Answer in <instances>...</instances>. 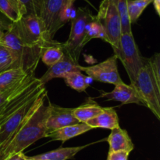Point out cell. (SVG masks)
Listing matches in <instances>:
<instances>
[{"label": "cell", "instance_id": "obj_20", "mask_svg": "<svg viewBox=\"0 0 160 160\" xmlns=\"http://www.w3.org/2000/svg\"><path fill=\"white\" fill-rule=\"evenodd\" d=\"M62 78L67 86L80 93L85 91L94 81L91 77L83 75L82 72H70Z\"/></svg>", "mask_w": 160, "mask_h": 160}, {"label": "cell", "instance_id": "obj_14", "mask_svg": "<svg viewBox=\"0 0 160 160\" xmlns=\"http://www.w3.org/2000/svg\"><path fill=\"white\" fill-rule=\"evenodd\" d=\"M106 141L109 143V152H127L131 153L134 147L128 131L120 126L111 130L110 134Z\"/></svg>", "mask_w": 160, "mask_h": 160}, {"label": "cell", "instance_id": "obj_7", "mask_svg": "<svg viewBox=\"0 0 160 160\" xmlns=\"http://www.w3.org/2000/svg\"><path fill=\"white\" fill-rule=\"evenodd\" d=\"M47 98V91L45 87L23 104L19 109L14 111L0 125V144L9 139L33 114L34 111L45 102Z\"/></svg>", "mask_w": 160, "mask_h": 160}, {"label": "cell", "instance_id": "obj_27", "mask_svg": "<svg viewBox=\"0 0 160 160\" xmlns=\"http://www.w3.org/2000/svg\"><path fill=\"white\" fill-rule=\"evenodd\" d=\"M26 10V14H34L39 16L40 0H18Z\"/></svg>", "mask_w": 160, "mask_h": 160}, {"label": "cell", "instance_id": "obj_5", "mask_svg": "<svg viewBox=\"0 0 160 160\" xmlns=\"http://www.w3.org/2000/svg\"><path fill=\"white\" fill-rule=\"evenodd\" d=\"M112 49L117 59L123 64L132 85L145 61V57L142 56L134 40L132 31L121 33L118 45Z\"/></svg>", "mask_w": 160, "mask_h": 160}, {"label": "cell", "instance_id": "obj_23", "mask_svg": "<svg viewBox=\"0 0 160 160\" xmlns=\"http://www.w3.org/2000/svg\"><path fill=\"white\" fill-rule=\"evenodd\" d=\"M93 39H101L104 40L105 42H108L107 35L105 31L104 28H102L101 24L99 23L96 17H94L93 20L89 24L87 32H86L84 39L82 42V46L84 48V45Z\"/></svg>", "mask_w": 160, "mask_h": 160}, {"label": "cell", "instance_id": "obj_25", "mask_svg": "<svg viewBox=\"0 0 160 160\" xmlns=\"http://www.w3.org/2000/svg\"><path fill=\"white\" fill-rule=\"evenodd\" d=\"M117 6L121 23L122 33L131 32V23L128 10V0H117Z\"/></svg>", "mask_w": 160, "mask_h": 160}, {"label": "cell", "instance_id": "obj_2", "mask_svg": "<svg viewBox=\"0 0 160 160\" xmlns=\"http://www.w3.org/2000/svg\"><path fill=\"white\" fill-rule=\"evenodd\" d=\"M0 43L12 51L15 58V67L23 69L28 75H34L45 48L23 42L16 35L10 24L7 31L0 39Z\"/></svg>", "mask_w": 160, "mask_h": 160}, {"label": "cell", "instance_id": "obj_15", "mask_svg": "<svg viewBox=\"0 0 160 160\" xmlns=\"http://www.w3.org/2000/svg\"><path fill=\"white\" fill-rule=\"evenodd\" d=\"M92 130L93 129L86 122H79L74 125H67L56 130L48 132L46 133L45 137H49L53 141H61L62 142H65L71 138L79 136Z\"/></svg>", "mask_w": 160, "mask_h": 160}, {"label": "cell", "instance_id": "obj_18", "mask_svg": "<svg viewBox=\"0 0 160 160\" xmlns=\"http://www.w3.org/2000/svg\"><path fill=\"white\" fill-rule=\"evenodd\" d=\"M28 75H29L20 67L9 68L0 72V93L13 87Z\"/></svg>", "mask_w": 160, "mask_h": 160}, {"label": "cell", "instance_id": "obj_34", "mask_svg": "<svg viewBox=\"0 0 160 160\" xmlns=\"http://www.w3.org/2000/svg\"><path fill=\"white\" fill-rule=\"evenodd\" d=\"M13 1H15V2H16V3H19V4H20V2H19V1H18V0H13ZM20 5H21V4H20ZM21 6H22V5H21ZM25 11H26V10H25Z\"/></svg>", "mask_w": 160, "mask_h": 160}, {"label": "cell", "instance_id": "obj_19", "mask_svg": "<svg viewBox=\"0 0 160 160\" xmlns=\"http://www.w3.org/2000/svg\"><path fill=\"white\" fill-rule=\"evenodd\" d=\"M102 107L98 104L96 102L89 98V100L84 104L80 105L78 108H73V112L74 117L80 122H87L88 120L98 115L102 111Z\"/></svg>", "mask_w": 160, "mask_h": 160}, {"label": "cell", "instance_id": "obj_29", "mask_svg": "<svg viewBox=\"0 0 160 160\" xmlns=\"http://www.w3.org/2000/svg\"><path fill=\"white\" fill-rule=\"evenodd\" d=\"M11 22L9 23H6V21H3L2 20L0 19V39L2 37L3 35L7 31V30L9 29V24H10Z\"/></svg>", "mask_w": 160, "mask_h": 160}, {"label": "cell", "instance_id": "obj_3", "mask_svg": "<svg viewBox=\"0 0 160 160\" xmlns=\"http://www.w3.org/2000/svg\"><path fill=\"white\" fill-rule=\"evenodd\" d=\"M132 86L135 88L144 106L151 110L154 115L160 119V80L156 78L148 58L138 73Z\"/></svg>", "mask_w": 160, "mask_h": 160}, {"label": "cell", "instance_id": "obj_31", "mask_svg": "<svg viewBox=\"0 0 160 160\" xmlns=\"http://www.w3.org/2000/svg\"><path fill=\"white\" fill-rule=\"evenodd\" d=\"M152 3L156 13L160 16V0H153Z\"/></svg>", "mask_w": 160, "mask_h": 160}, {"label": "cell", "instance_id": "obj_30", "mask_svg": "<svg viewBox=\"0 0 160 160\" xmlns=\"http://www.w3.org/2000/svg\"><path fill=\"white\" fill-rule=\"evenodd\" d=\"M25 158H26V155H24V153L20 152V153L16 154V155L9 157L6 160H25Z\"/></svg>", "mask_w": 160, "mask_h": 160}, {"label": "cell", "instance_id": "obj_17", "mask_svg": "<svg viewBox=\"0 0 160 160\" xmlns=\"http://www.w3.org/2000/svg\"><path fill=\"white\" fill-rule=\"evenodd\" d=\"M88 145L78 146V147H59L55 150L40 154V155L31 156L38 160H68L73 158L81 150L88 147Z\"/></svg>", "mask_w": 160, "mask_h": 160}, {"label": "cell", "instance_id": "obj_33", "mask_svg": "<svg viewBox=\"0 0 160 160\" xmlns=\"http://www.w3.org/2000/svg\"><path fill=\"white\" fill-rule=\"evenodd\" d=\"M25 160H38V159H34V158H33L32 157L26 156V158H25Z\"/></svg>", "mask_w": 160, "mask_h": 160}, {"label": "cell", "instance_id": "obj_24", "mask_svg": "<svg viewBox=\"0 0 160 160\" xmlns=\"http://www.w3.org/2000/svg\"><path fill=\"white\" fill-rule=\"evenodd\" d=\"M153 0H128V10L131 24L137 22L144 10Z\"/></svg>", "mask_w": 160, "mask_h": 160}, {"label": "cell", "instance_id": "obj_9", "mask_svg": "<svg viewBox=\"0 0 160 160\" xmlns=\"http://www.w3.org/2000/svg\"><path fill=\"white\" fill-rule=\"evenodd\" d=\"M68 0H40L39 17L50 38L53 39L58 30L62 26L61 16Z\"/></svg>", "mask_w": 160, "mask_h": 160}, {"label": "cell", "instance_id": "obj_21", "mask_svg": "<svg viewBox=\"0 0 160 160\" xmlns=\"http://www.w3.org/2000/svg\"><path fill=\"white\" fill-rule=\"evenodd\" d=\"M0 12L12 23L17 22L26 14L24 8L13 0H0Z\"/></svg>", "mask_w": 160, "mask_h": 160}, {"label": "cell", "instance_id": "obj_8", "mask_svg": "<svg viewBox=\"0 0 160 160\" xmlns=\"http://www.w3.org/2000/svg\"><path fill=\"white\" fill-rule=\"evenodd\" d=\"M95 17L107 35L108 43L110 44L112 48H116L118 45L122 33L117 0H102Z\"/></svg>", "mask_w": 160, "mask_h": 160}, {"label": "cell", "instance_id": "obj_11", "mask_svg": "<svg viewBox=\"0 0 160 160\" xmlns=\"http://www.w3.org/2000/svg\"><path fill=\"white\" fill-rule=\"evenodd\" d=\"M48 105V115L45 122L47 133L80 122L73 115V108H62L50 101Z\"/></svg>", "mask_w": 160, "mask_h": 160}, {"label": "cell", "instance_id": "obj_28", "mask_svg": "<svg viewBox=\"0 0 160 160\" xmlns=\"http://www.w3.org/2000/svg\"><path fill=\"white\" fill-rule=\"evenodd\" d=\"M130 153L127 152H109L107 160H128Z\"/></svg>", "mask_w": 160, "mask_h": 160}, {"label": "cell", "instance_id": "obj_12", "mask_svg": "<svg viewBox=\"0 0 160 160\" xmlns=\"http://www.w3.org/2000/svg\"><path fill=\"white\" fill-rule=\"evenodd\" d=\"M98 97L104 98L106 100L119 101L123 104H137L143 105L135 88L132 85H128L124 83L115 85V87L111 92H102Z\"/></svg>", "mask_w": 160, "mask_h": 160}, {"label": "cell", "instance_id": "obj_32", "mask_svg": "<svg viewBox=\"0 0 160 160\" xmlns=\"http://www.w3.org/2000/svg\"><path fill=\"white\" fill-rule=\"evenodd\" d=\"M75 1H76V0H68V3H73H73H74V2H75ZM84 1H86V2H87L88 3H89V4H91L90 2H89L88 0H84ZM91 5H92V4H91Z\"/></svg>", "mask_w": 160, "mask_h": 160}, {"label": "cell", "instance_id": "obj_1", "mask_svg": "<svg viewBox=\"0 0 160 160\" xmlns=\"http://www.w3.org/2000/svg\"><path fill=\"white\" fill-rule=\"evenodd\" d=\"M48 115V105L43 102L8 141L0 144V160L23 152L30 145L45 137Z\"/></svg>", "mask_w": 160, "mask_h": 160}, {"label": "cell", "instance_id": "obj_4", "mask_svg": "<svg viewBox=\"0 0 160 160\" xmlns=\"http://www.w3.org/2000/svg\"><path fill=\"white\" fill-rule=\"evenodd\" d=\"M10 26L20 40L30 45L46 48L56 42L54 39L48 35L39 16L25 14L16 23L11 22Z\"/></svg>", "mask_w": 160, "mask_h": 160}, {"label": "cell", "instance_id": "obj_10", "mask_svg": "<svg viewBox=\"0 0 160 160\" xmlns=\"http://www.w3.org/2000/svg\"><path fill=\"white\" fill-rule=\"evenodd\" d=\"M81 72H84L94 81L117 85L123 83L117 67V57L115 54L99 64L84 67L80 65Z\"/></svg>", "mask_w": 160, "mask_h": 160}, {"label": "cell", "instance_id": "obj_26", "mask_svg": "<svg viewBox=\"0 0 160 160\" xmlns=\"http://www.w3.org/2000/svg\"><path fill=\"white\" fill-rule=\"evenodd\" d=\"M15 67V58L12 51L0 43V72Z\"/></svg>", "mask_w": 160, "mask_h": 160}, {"label": "cell", "instance_id": "obj_6", "mask_svg": "<svg viewBox=\"0 0 160 160\" xmlns=\"http://www.w3.org/2000/svg\"><path fill=\"white\" fill-rule=\"evenodd\" d=\"M95 16L92 15L90 9L87 7H80L76 10L74 17L71 20L70 35L65 42L62 43V49L68 53L76 62L79 61L82 50V42L88 28L93 20Z\"/></svg>", "mask_w": 160, "mask_h": 160}, {"label": "cell", "instance_id": "obj_22", "mask_svg": "<svg viewBox=\"0 0 160 160\" xmlns=\"http://www.w3.org/2000/svg\"><path fill=\"white\" fill-rule=\"evenodd\" d=\"M63 54L64 50L62 49V43L56 41L55 43L48 45L43 50L41 59L42 62L48 67H51L52 65L57 63L62 57Z\"/></svg>", "mask_w": 160, "mask_h": 160}, {"label": "cell", "instance_id": "obj_16", "mask_svg": "<svg viewBox=\"0 0 160 160\" xmlns=\"http://www.w3.org/2000/svg\"><path fill=\"white\" fill-rule=\"evenodd\" d=\"M86 123L92 129L104 128L112 130L120 126L119 117L113 108H103L102 111Z\"/></svg>", "mask_w": 160, "mask_h": 160}, {"label": "cell", "instance_id": "obj_13", "mask_svg": "<svg viewBox=\"0 0 160 160\" xmlns=\"http://www.w3.org/2000/svg\"><path fill=\"white\" fill-rule=\"evenodd\" d=\"M80 64L70 55L64 51L62 57L55 64L48 67L45 74L39 78L42 84L45 85L50 80L56 78H62L65 75L73 72H81Z\"/></svg>", "mask_w": 160, "mask_h": 160}]
</instances>
